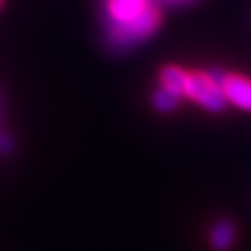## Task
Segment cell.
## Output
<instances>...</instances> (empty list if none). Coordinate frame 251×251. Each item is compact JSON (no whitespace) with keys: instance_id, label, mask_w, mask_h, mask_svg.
<instances>
[{"instance_id":"cell-5","label":"cell","mask_w":251,"mask_h":251,"mask_svg":"<svg viewBox=\"0 0 251 251\" xmlns=\"http://www.w3.org/2000/svg\"><path fill=\"white\" fill-rule=\"evenodd\" d=\"M211 246L218 251H227L235 241V227L230 220H218L209 234Z\"/></svg>"},{"instance_id":"cell-7","label":"cell","mask_w":251,"mask_h":251,"mask_svg":"<svg viewBox=\"0 0 251 251\" xmlns=\"http://www.w3.org/2000/svg\"><path fill=\"white\" fill-rule=\"evenodd\" d=\"M152 105L157 112H161V114H169V112H175V110L178 108L180 98H178L176 94L169 93V91L164 89V87H159V89L153 93Z\"/></svg>"},{"instance_id":"cell-2","label":"cell","mask_w":251,"mask_h":251,"mask_svg":"<svg viewBox=\"0 0 251 251\" xmlns=\"http://www.w3.org/2000/svg\"><path fill=\"white\" fill-rule=\"evenodd\" d=\"M161 25V14L152 5H145L136 16L126 21H115L112 30V40L126 47L131 42H138L150 37Z\"/></svg>"},{"instance_id":"cell-3","label":"cell","mask_w":251,"mask_h":251,"mask_svg":"<svg viewBox=\"0 0 251 251\" xmlns=\"http://www.w3.org/2000/svg\"><path fill=\"white\" fill-rule=\"evenodd\" d=\"M222 89L225 98L237 108L251 114V78L239 74H224Z\"/></svg>"},{"instance_id":"cell-1","label":"cell","mask_w":251,"mask_h":251,"mask_svg":"<svg viewBox=\"0 0 251 251\" xmlns=\"http://www.w3.org/2000/svg\"><path fill=\"white\" fill-rule=\"evenodd\" d=\"M222 77L224 74H206V72H194L188 74L187 91L185 96L192 101L199 103L211 114H220L227 108L228 101L222 89Z\"/></svg>"},{"instance_id":"cell-8","label":"cell","mask_w":251,"mask_h":251,"mask_svg":"<svg viewBox=\"0 0 251 251\" xmlns=\"http://www.w3.org/2000/svg\"><path fill=\"white\" fill-rule=\"evenodd\" d=\"M2 4H4V0H0V7H2Z\"/></svg>"},{"instance_id":"cell-4","label":"cell","mask_w":251,"mask_h":251,"mask_svg":"<svg viewBox=\"0 0 251 251\" xmlns=\"http://www.w3.org/2000/svg\"><path fill=\"white\" fill-rule=\"evenodd\" d=\"M187 80H188V74L183 70V68L176 67V65L162 67L161 74H159V82H161V87L168 89L169 93L176 94L178 98L185 96V91H187Z\"/></svg>"},{"instance_id":"cell-6","label":"cell","mask_w":251,"mask_h":251,"mask_svg":"<svg viewBox=\"0 0 251 251\" xmlns=\"http://www.w3.org/2000/svg\"><path fill=\"white\" fill-rule=\"evenodd\" d=\"M145 0H110V14L114 21H126L145 7Z\"/></svg>"}]
</instances>
